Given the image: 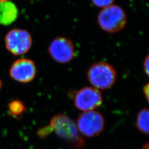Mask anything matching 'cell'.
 Returning a JSON list of instances; mask_svg holds the SVG:
<instances>
[{"mask_svg":"<svg viewBox=\"0 0 149 149\" xmlns=\"http://www.w3.org/2000/svg\"><path fill=\"white\" fill-rule=\"evenodd\" d=\"M52 130L74 149H82L85 143L74 120L64 114L54 116L50 121Z\"/></svg>","mask_w":149,"mask_h":149,"instance_id":"1","label":"cell"},{"mask_svg":"<svg viewBox=\"0 0 149 149\" xmlns=\"http://www.w3.org/2000/svg\"><path fill=\"white\" fill-rule=\"evenodd\" d=\"M87 80L98 90L111 88L116 82L117 72L114 67L106 62H98L92 65L87 73Z\"/></svg>","mask_w":149,"mask_h":149,"instance_id":"2","label":"cell"},{"mask_svg":"<svg viewBox=\"0 0 149 149\" xmlns=\"http://www.w3.org/2000/svg\"><path fill=\"white\" fill-rule=\"evenodd\" d=\"M98 22L103 30L108 33L119 32L124 28L127 23V17L119 6L111 5L104 8L100 13Z\"/></svg>","mask_w":149,"mask_h":149,"instance_id":"3","label":"cell"},{"mask_svg":"<svg viewBox=\"0 0 149 149\" xmlns=\"http://www.w3.org/2000/svg\"><path fill=\"white\" fill-rule=\"evenodd\" d=\"M79 133L87 138H93L101 134L105 127L103 116L96 111L83 112L77 119Z\"/></svg>","mask_w":149,"mask_h":149,"instance_id":"4","label":"cell"},{"mask_svg":"<svg viewBox=\"0 0 149 149\" xmlns=\"http://www.w3.org/2000/svg\"><path fill=\"white\" fill-rule=\"evenodd\" d=\"M103 103V96L99 90L94 87H85L74 95V105L82 112L95 111Z\"/></svg>","mask_w":149,"mask_h":149,"instance_id":"5","label":"cell"},{"mask_svg":"<svg viewBox=\"0 0 149 149\" xmlns=\"http://www.w3.org/2000/svg\"><path fill=\"white\" fill-rule=\"evenodd\" d=\"M6 47L15 55L27 53L32 47L31 35L27 31L14 29L8 32L5 37Z\"/></svg>","mask_w":149,"mask_h":149,"instance_id":"6","label":"cell"},{"mask_svg":"<svg viewBox=\"0 0 149 149\" xmlns=\"http://www.w3.org/2000/svg\"><path fill=\"white\" fill-rule=\"evenodd\" d=\"M48 52L52 58L60 64L69 63L75 55L74 46L72 42L66 37H58L50 44Z\"/></svg>","mask_w":149,"mask_h":149,"instance_id":"7","label":"cell"},{"mask_svg":"<svg viewBox=\"0 0 149 149\" xmlns=\"http://www.w3.org/2000/svg\"><path fill=\"white\" fill-rule=\"evenodd\" d=\"M10 74L11 77L21 83H28L35 78L37 68L32 60L22 58L16 60L12 65Z\"/></svg>","mask_w":149,"mask_h":149,"instance_id":"8","label":"cell"},{"mask_svg":"<svg viewBox=\"0 0 149 149\" xmlns=\"http://www.w3.org/2000/svg\"><path fill=\"white\" fill-rule=\"evenodd\" d=\"M18 16L17 7L9 0L0 1V24L8 26L16 21Z\"/></svg>","mask_w":149,"mask_h":149,"instance_id":"9","label":"cell"},{"mask_svg":"<svg viewBox=\"0 0 149 149\" xmlns=\"http://www.w3.org/2000/svg\"><path fill=\"white\" fill-rule=\"evenodd\" d=\"M149 111L146 108L139 112L136 120V127L141 133L148 135L149 132Z\"/></svg>","mask_w":149,"mask_h":149,"instance_id":"10","label":"cell"},{"mask_svg":"<svg viewBox=\"0 0 149 149\" xmlns=\"http://www.w3.org/2000/svg\"><path fill=\"white\" fill-rule=\"evenodd\" d=\"M9 110L12 116L18 117L20 116L24 112L26 108L22 102L19 100H15L10 103Z\"/></svg>","mask_w":149,"mask_h":149,"instance_id":"11","label":"cell"},{"mask_svg":"<svg viewBox=\"0 0 149 149\" xmlns=\"http://www.w3.org/2000/svg\"><path fill=\"white\" fill-rule=\"evenodd\" d=\"M93 3L98 7L106 8L112 5L114 0H92Z\"/></svg>","mask_w":149,"mask_h":149,"instance_id":"12","label":"cell"},{"mask_svg":"<svg viewBox=\"0 0 149 149\" xmlns=\"http://www.w3.org/2000/svg\"><path fill=\"white\" fill-rule=\"evenodd\" d=\"M52 131H53L52 127H50V125H49L48 127H46L40 129L38 132V134L40 137L44 138L50 133Z\"/></svg>","mask_w":149,"mask_h":149,"instance_id":"13","label":"cell"},{"mask_svg":"<svg viewBox=\"0 0 149 149\" xmlns=\"http://www.w3.org/2000/svg\"><path fill=\"white\" fill-rule=\"evenodd\" d=\"M144 69L145 73L146 74L147 76H149V57L148 55L145 59L144 60Z\"/></svg>","mask_w":149,"mask_h":149,"instance_id":"14","label":"cell"},{"mask_svg":"<svg viewBox=\"0 0 149 149\" xmlns=\"http://www.w3.org/2000/svg\"><path fill=\"white\" fill-rule=\"evenodd\" d=\"M143 93L144 96H145L147 101L149 102V84L147 83L144 86L143 88Z\"/></svg>","mask_w":149,"mask_h":149,"instance_id":"15","label":"cell"},{"mask_svg":"<svg viewBox=\"0 0 149 149\" xmlns=\"http://www.w3.org/2000/svg\"><path fill=\"white\" fill-rule=\"evenodd\" d=\"M143 149H149V144H148V143L144 145Z\"/></svg>","mask_w":149,"mask_h":149,"instance_id":"16","label":"cell"},{"mask_svg":"<svg viewBox=\"0 0 149 149\" xmlns=\"http://www.w3.org/2000/svg\"><path fill=\"white\" fill-rule=\"evenodd\" d=\"M2 81H0V90H1V87H2Z\"/></svg>","mask_w":149,"mask_h":149,"instance_id":"17","label":"cell"},{"mask_svg":"<svg viewBox=\"0 0 149 149\" xmlns=\"http://www.w3.org/2000/svg\"><path fill=\"white\" fill-rule=\"evenodd\" d=\"M0 1H1V0H0Z\"/></svg>","mask_w":149,"mask_h":149,"instance_id":"18","label":"cell"}]
</instances>
